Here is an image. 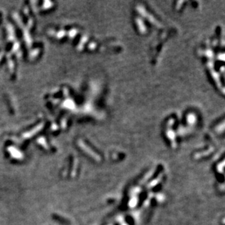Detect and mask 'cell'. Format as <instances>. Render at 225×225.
I'll return each instance as SVG.
<instances>
[{
	"instance_id": "277c9868",
	"label": "cell",
	"mask_w": 225,
	"mask_h": 225,
	"mask_svg": "<svg viewBox=\"0 0 225 225\" xmlns=\"http://www.w3.org/2000/svg\"><path fill=\"white\" fill-rule=\"evenodd\" d=\"M24 38L26 42V44L30 47V46L32 45V39H31L30 34H29V33L28 32L27 30H26L24 32Z\"/></svg>"
},
{
	"instance_id": "7a4b0ae2",
	"label": "cell",
	"mask_w": 225,
	"mask_h": 225,
	"mask_svg": "<svg viewBox=\"0 0 225 225\" xmlns=\"http://www.w3.org/2000/svg\"><path fill=\"white\" fill-rule=\"evenodd\" d=\"M7 29L8 32V38L10 40H13L15 39V32L11 24L7 25Z\"/></svg>"
},
{
	"instance_id": "8fae6325",
	"label": "cell",
	"mask_w": 225,
	"mask_h": 225,
	"mask_svg": "<svg viewBox=\"0 0 225 225\" xmlns=\"http://www.w3.org/2000/svg\"><path fill=\"white\" fill-rule=\"evenodd\" d=\"M64 34H65L64 31H60V32H59V34H58L57 37H59V38H61V37H63V36H64Z\"/></svg>"
},
{
	"instance_id": "4fadbf2b",
	"label": "cell",
	"mask_w": 225,
	"mask_h": 225,
	"mask_svg": "<svg viewBox=\"0 0 225 225\" xmlns=\"http://www.w3.org/2000/svg\"><path fill=\"white\" fill-rule=\"evenodd\" d=\"M2 57H3V52H1V53H0V61H1Z\"/></svg>"
},
{
	"instance_id": "7c38bea8",
	"label": "cell",
	"mask_w": 225,
	"mask_h": 225,
	"mask_svg": "<svg viewBox=\"0 0 225 225\" xmlns=\"http://www.w3.org/2000/svg\"><path fill=\"white\" fill-rule=\"evenodd\" d=\"M32 26H33V20L32 19H30V20H29V27L32 28Z\"/></svg>"
},
{
	"instance_id": "9c48e42d",
	"label": "cell",
	"mask_w": 225,
	"mask_h": 225,
	"mask_svg": "<svg viewBox=\"0 0 225 225\" xmlns=\"http://www.w3.org/2000/svg\"><path fill=\"white\" fill-rule=\"evenodd\" d=\"M8 63H9V68H10V72H13V69H14V63H13V60L11 59H8Z\"/></svg>"
},
{
	"instance_id": "6da1fadb",
	"label": "cell",
	"mask_w": 225,
	"mask_h": 225,
	"mask_svg": "<svg viewBox=\"0 0 225 225\" xmlns=\"http://www.w3.org/2000/svg\"><path fill=\"white\" fill-rule=\"evenodd\" d=\"M43 127H44V123H41V124L38 125V126H36L34 128L31 130L30 131L25 133L23 134V137L26 138H30V137H32L33 135H35V134H37L38 132H39V131L43 128Z\"/></svg>"
},
{
	"instance_id": "ba28073f",
	"label": "cell",
	"mask_w": 225,
	"mask_h": 225,
	"mask_svg": "<svg viewBox=\"0 0 225 225\" xmlns=\"http://www.w3.org/2000/svg\"><path fill=\"white\" fill-rule=\"evenodd\" d=\"M52 5H53V2H51V1H44V4H43V9L46 10V9L50 8V7H52Z\"/></svg>"
},
{
	"instance_id": "52a82bcc",
	"label": "cell",
	"mask_w": 225,
	"mask_h": 225,
	"mask_svg": "<svg viewBox=\"0 0 225 225\" xmlns=\"http://www.w3.org/2000/svg\"><path fill=\"white\" fill-rule=\"evenodd\" d=\"M13 16H14L15 20H16V21L18 22V23L19 24V26H20V27H21V26H23V23H22V20H21V19H20V16H19L17 14V13H14V14H13Z\"/></svg>"
},
{
	"instance_id": "8992f818",
	"label": "cell",
	"mask_w": 225,
	"mask_h": 225,
	"mask_svg": "<svg viewBox=\"0 0 225 225\" xmlns=\"http://www.w3.org/2000/svg\"><path fill=\"white\" fill-rule=\"evenodd\" d=\"M39 51L40 50L39 49L37 48L35 49V50H34L33 51H32L30 53V55H29V57H30L31 59H35L37 56H38V55L39 54Z\"/></svg>"
},
{
	"instance_id": "30bf717a",
	"label": "cell",
	"mask_w": 225,
	"mask_h": 225,
	"mask_svg": "<svg viewBox=\"0 0 225 225\" xmlns=\"http://www.w3.org/2000/svg\"><path fill=\"white\" fill-rule=\"evenodd\" d=\"M19 47H20V43L18 42H16V43L14 44V45H13V52H17L18 50L19 49Z\"/></svg>"
},
{
	"instance_id": "5b68a950",
	"label": "cell",
	"mask_w": 225,
	"mask_h": 225,
	"mask_svg": "<svg viewBox=\"0 0 225 225\" xmlns=\"http://www.w3.org/2000/svg\"><path fill=\"white\" fill-rule=\"evenodd\" d=\"M37 142H38L39 144H41L44 148L45 149L48 148V147H47V143H46L45 138H44V137H40L39 138H38V139H37Z\"/></svg>"
},
{
	"instance_id": "3957f363",
	"label": "cell",
	"mask_w": 225,
	"mask_h": 225,
	"mask_svg": "<svg viewBox=\"0 0 225 225\" xmlns=\"http://www.w3.org/2000/svg\"><path fill=\"white\" fill-rule=\"evenodd\" d=\"M8 150L13 157H16L15 158H20V157H22L21 153L19 151H18L14 147H10V148H8Z\"/></svg>"
}]
</instances>
